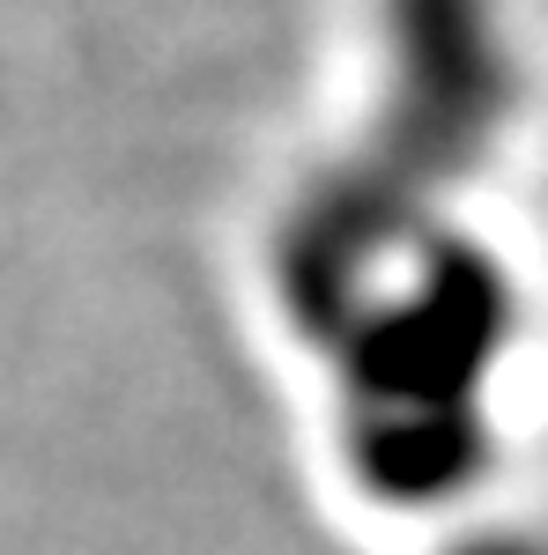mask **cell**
Listing matches in <instances>:
<instances>
[{"instance_id":"6da1fadb","label":"cell","mask_w":548,"mask_h":555,"mask_svg":"<svg viewBox=\"0 0 548 555\" xmlns=\"http://www.w3.org/2000/svg\"><path fill=\"white\" fill-rule=\"evenodd\" d=\"M400 112L430 127H482L505 104L511 0H379Z\"/></svg>"}]
</instances>
